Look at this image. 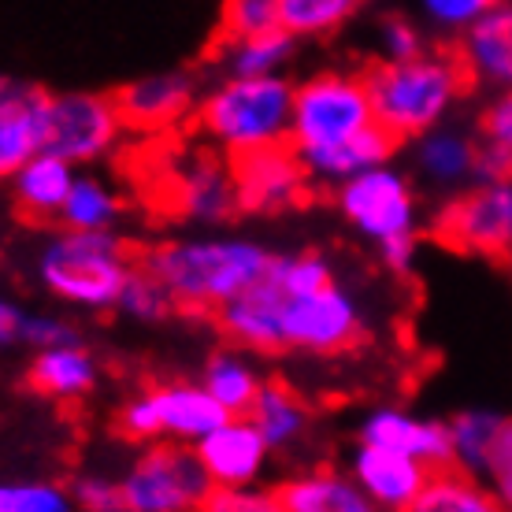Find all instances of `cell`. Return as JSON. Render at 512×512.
<instances>
[{
  "label": "cell",
  "instance_id": "6da1fadb",
  "mask_svg": "<svg viewBox=\"0 0 512 512\" xmlns=\"http://www.w3.org/2000/svg\"><path fill=\"white\" fill-rule=\"evenodd\" d=\"M472 86V71L464 64L461 49L416 52L409 60H379L368 71L375 123L394 141H412L442 127V119Z\"/></svg>",
  "mask_w": 512,
  "mask_h": 512
},
{
  "label": "cell",
  "instance_id": "7a4b0ae2",
  "mask_svg": "<svg viewBox=\"0 0 512 512\" xmlns=\"http://www.w3.org/2000/svg\"><path fill=\"white\" fill-rule=\"evenodd\" d=\"M141 264L164 282L175 308L219 312L234 294L264 275L271 253L249 238H186L149 249Z\"/></svg>",
  "mask_w": 512,
  "mask_h": 512
},
{
  "label": "cell",
  "instance_id": "3957f363",
  "mask_svg": "<svg viewBox=\"0 0 512 512\" xmlns=\"http://www.w3.org/2000/svg\"><path fill=\"white\" fill-rule=\"evenodd\" d=\"M197 130L223 156H242L290 141L294 82L282 75H223L201 97Z\"/></svg>",
  "mask_w": 512,
  "mask_h": 512
},
{
  "label": "cell",
  "instance_id": "277c9868",
  "mask_svg": "<svg viewBox=\"0 0 512 512\" xmlns=\"http://www.w3.org/2000/svg\"><path fill=\"white\" fill-rule=\"evenodd\" d=\"M127 245L112 231H71L56 234L38 256V275L52 294L75 308L108 312L116 308L119 290L130 275Z\"/></svg>",
  "mask_w": 512,
  "mask_h": 512
},
{
  "label": "cell",
  "instance_id": "5b68a950",
  "mask_svg": "<svg viewBox=\"0 0 512 512\" xmlns=\"http://www.w3.org/2000/svg\"><path fill=\"white\" fill-rule=\"evenodd\" d=\"M156 197L160 205L179 219L193 223H223L231 219L238 208V186H234L231 156H223L201 145H175L164 141V149L153 164Z\"/></svg>",
  "mask_w": 512,
  "mask_h": 512
},
{
  "label": "cell",
  "instance_id": "8992f818",
  "mask_svg": "<svg viewBox=\"0 0 512 512\" xmlns=\"http://www.w3.org/2000/svg\"><path fill=\"white\" fill-rule=\"evenodd\" d=\"M368 127H375L368 75L323 71V75H312L301 86H294L290 145H294L297 153L346 141Z\"/></svg>",
  "mask_w": 512,
  "mask_h": 512
},
{
  "label": "cell",
  "instance_id": "52a82bcc",
  "mask_svg": "<svg viewBox=\"0 0 512 512\" xmlns=\"http://www.w3.org/2000/svg\"><path fill=\"white\" fill-rule=\"evenodd\" d=\"M119 487H123V509L130 512H193L205 509L216 483L193 446L156 442L130 464Z\"/></svg>",
  "mask_w": 512,
  "mask_h": 512
},
{
  "label": "cell",
  "instance_id": "ba28073f",
  "mask_svg": "<svg viewBox=\"0 0 512 512\" xmlns=\"http://www.w3.org/2000/svg\"><path fill=\"white\" fill-rule=\"evenodd\" d=\"M227 420L219 401L205 386L164 383L145 386L119 409V431L130 442H182L197 446L201 438Z\"/></svg>",
  "mask_w": 512,
  "mask_h": 512
},
{
  "label": "cell",
  "instance_id": "9c48e42d",
  "mask_svg": "<svg viewBox=\"0 0 512 512\" xmlns=\"http://www.w3.org/2000/svg\"><path fill=\"white\" fill-rule=\"evenodd\" d=\"M127 134L116 97L104 93H45L41 108V149L67 164H97Z\"/></svg>",
  "mask_w": 512,
  "mask_h": 512
},
{
  "label": "cell",
  "instance_id": "30bf717a",
  "mask_svg": "<svg viewBox=\"0 0 512 512\" xmlns=\"http://www.w3.org/2000/svg\"><path fill=\"white\" fill-rule=\"evenodd\" d=\"M334 205L368 242L383 245L416 234V197L409 179L390 164H375L334 186Z\"/></svg>",
  "mask_w": 512,
  "mask_h": 512
},
{
  "label": "cell",
  "instance_id": "8fae6325",
  "mask_svg": "<svg viewBox=\"0 0 512 512\" xmlns=\"http://www.w3.org/2000/svg\"><path fill=\"white\" fill-rule=\"evenodd\" d=\"M435 242L453 253L505 260L512 245V179H483L435 219Z\"/></svg>",
  "mask_w": 512,
  "mask_h": 512
},
{
  "label": "cell",
  "instance_id": "7c38bea8",
  "mask_svg": "<svg viewBox=\"0 0 512 512\" xmlns=\"http://www.w3.org/2000/svg\"><path fill=\"white\" fill-rule=\"evenodd\" d=\"M360 327L364 320H360L357 301L338 282H327V286H316L305 294H290L286 316H282V346L312 353V357H327V353L357 346Z\"/></svg>",
  "mask_w": 512,
  "mask_h": 512
},
{
  "label": "cell",
  "instance_id": "4fadbf2b",
  "mask_svg": "<svg viewBox=\"0 0 512 512\" xmlns=\"http://www.w3.org/2000/svg\"><path fill=\"white\" fill-rule=\"evenodd\" d=\"M290 282L279 268V256H271L260 279H253L242 294H234L227 305L216 312L223 334L231 338V346L245 353H275L282 346V316L290 301Z\"/></svg>",
  "mask_w": 512,
  "mask_h": 512
},
{
  "label": "cell",
  "instance_id": "5bb4252c",
  "mask_svg": "<svg viewBox=\"0 0 512 512\" xmlns=\"http://www.w3.org/2000/svg\"><path fill=\"white\" fill-rule=\"evenodd\" d=\"M116 104L130 134L171 138L182 123L197 116L201 90L190 71H160V75H145L123 86L116 93Z\"/></svg>",
  "mask_w": 512,
  "mask_h": 512
},
{
  "label": "cell",
  "instance_id": "9a60e30c",
  "mask_svg": "<svg viewBox=\"0 0 512 512\" xmlns=\"http://www.w3.org/2000/svg\"><path fill=\"white\" fill-rule=\"evenodd\" d=\"M231 167H234V186H238V208L242 212H256V216L260 212L294 208L305 197L308 182H312L290 141L234 156Z\"/></svg>",
  "mask_w": 512,
  "mask_h": 512
},
{
  "label": "cell",
  "instance_id": "2e32d148",
  "mask_svg": "<svg viewBox=\"0 0 512 512\" xmlns=\"http://www.w3.org/2000/svg\"><path fill=\"white\" fill-rule=\"evenodd\" d=\"M193 449H197V457L205 464V472L212 475L216 490L253 487L256 479L264 475L271 457L268 438L256 431V423L249 416H227Z\"/></svg>",
  "mask_w": 512,
  "mask_h": 512
},
{
  "label": "cell",
  "instance_id": "e0dca14e",
  "mask_svg": "<svg viewBox=\"0 0 512 512\" xmlns=\"http://www.w3.org/2000/svg\"><path fill=\"white\" fill-rule=\"evenodd\" d=\"M431 468L409 453H394L383 446L360 442L353 457V479L364 490L372 509H416Z\"/></svg>",
  "mask_w": 512,
  "mask_h": 512
},
{
  "label": "cell",
  "instance_id": "ac0fdd59",
  "mask_svg": "<svg viewBox=\"0 0 512 512\" xmlns=\"http://www.w3.org/2000/svg\"><path fill=\"white\" fill-rule=\"evenodd\" d=\"M75 179V164H67L64 156L49 153V149H38L12 171L15 208L30 223H60V212H64Z\"/></svg>",
  "mask_w": 512,
  "mask_h": 512
},
{
  "label": "cell",
  "instance_id": "d6986e66",
  "mask_svg": "<svg viewBox=\"0 0 512 512\" xmlns=\"http://www.w3.org/2000/svg\"><path fill=\"white\" fill-rule=\"evenodd\" d=\"M360 442L368 446H383L394 453H409L427 468H442L449 464V427L446 423L420 420L412 412L401 409H375L364 427H360Z\"/></svg>",
  "mask_w": 512,
  "mask_h": 512
},
{
  "label": "cell",
  "instance_id": "ffe728a7",
  "mask_svg": "<svg viewBox=\"0 0 512 512\" xmlns=\"http://www.w3.org/2000/svg\"><path fill=\"white\" fill-rule=\"evenodd\" d=\"M461 56L472 82L512 90V0H498L461 34Z\"/></svg>",
  "mask_w": 512,
  "mask_h": 512
},
{
  "label": "cell",
  "instance_id": "44dd1931",
  "mask_svg": "<svg viewBox=\"0 0 512 512\" xmlns=\"http://www.w3.org/2000/svg\"><path fill=\"white\" fill-rule=\"evenodd\" d=\"M41 108V90L0 78V179H12L15 167L41 149Z\"/></svg>",
  "mask_w": 512,
  "mask_h": 512
},
{
  "label": "cell",
  "instance_id": "7402d4cb",
  "mask_svg": "<svg viewBox=\"0 0 512 512\" xmlns=\"http://www.w3.org/2000/svg\"><path fill=\"white\" fill-rule=\"evenodd\" d=\"M394 145L397 141L375 123V127L360 130V134H353L346 141H334V145L308 149V153H297V156H301V164H305L312 182H331V186H338V182L353 179V175H360V171H368L375 164H390Z\"/></svg>",
  "mask_w": 512,
  "mask_h": 512
},
{
  "label": "cell",
  "instance_id": "603a6c76",
  "mask_svg": "<svg viewBox=\"0 0 512 512\" xmlns=\"http://www.w3.org/2000/svg\"><path fill=\"white\" fill-rule=\"evenodd\" d=\"M97 357L82 346V338L64 342V346L38 349V357L30 364V386L49 401H78L97 386Z\"/></svg>",
  "mask_w": 512,
  "mask_h": 512
},
{
  "label": "cell",
  "instance_id": "cb8c5ba5",
  "mask_svg": "<svg viewBox=\"0 0 512 512\" xmlns=\"http://www.w3.org/2000/svg\"><path fill=\"white\" fill-rule=\"evenodd\" d=\"M275 509L279 512H364L372 509L364 490L353 475H342L334 468L294 475L282 487H275Z\"/></svg>",
  "mask_w": 512,
  "mask_h": 512
},
{
  "label": "cell",
  "instance_id": "d4e9b609",
  "mask_svg": "<svg viewBox=\"0 0 512 512\" xmlns=\"http://www.w3.org/2000/svg\"><path fill=\"white\" fill-rule=\"evenodd\" d=\"M479 164V141L464 138L457 130H427L416 138V167L431 186H457L464 179H475Z\"/></svg>",
  "mask_w": 512,
  "mask_h": 512
},
{
  "label": "cell",
  "instance_id": "484cf974",
  "mask_svg": "<svg viewBox=\"0 0 512 512\" xmlns=\"http://www.w3.org/2000/svg\"><path fill=\"white\" fill-rule=\"evenodd\" d=\"M208 394L219 401V409L227 412V416H249L253 409L256 394H260V372H256V364L245 357V349H223L216 357L205 364V383H201Z\"/></svg>",
  "mask_w": 512,
  "mask_h": 512
},
{
  "label": "cell",
  "instance_id": "4316f807",
  "mask_svg": "<svg viewBox=\"0 0 512 512\" xmlns=\"http://www.w3.org/2000/svg\"><path fill=\"white\" fill-rule=\"evenodd\" d=\"M416 509L420 512H487V509H498V498L490 494V487L479 475L464 472L457 464H442V468H431L427 487H423Z\"/></svg>",
  "mask_w": 512,
  "mask_h": 512
},
{
  "label": "cell",
  "instance_id": "83f0119b",
  "mask_svg": "<svg viewBox=\"0 0 512 512\" xmlns=\"http://www.w3.org/2000/svg\"><path fill=\"white\" fill-rule=\"evenodd\" d=\"M249 420L256 423V431L268 438L271 449L294 446L297 438L308 431V409L305 401L282 383H264L256 394Z\"/></svg>",
  "mask_w": 512,
  "mask_h": 512
},
{
  "label": "cell",
  "instance_id": "f1b7e54d",
  "mask_svg": "<svg viewBox=\"0 0 512 512\" xmlns=\"http://www.w3.org/2000/svg\"><path fill=\"white\" fill-rule=\"evenodd\" d=\"M294 34L271 30L256 38H227L219 41V64L223 75H282V67L294 56Z\"/></svg>",
  "mask_w": 512,
  "mask_h": 512
},
{
  "label": "cell",
  "instance_id": "f546056e",
  "mask_svg": "<svg viewBox=\"0 0 512 512\" xmlns=\"http://www.w3.org/2000/svg\"><path fill=\"white\" fill-rule=\"evenodd\" d=\"M119 212H123V197L116 193V186L93 175H78L64 201L60 223L71 231H112Z\"/></svg>",
  "mask_w": 512,
  "mask_h": 512
},
{
  "label": "cell",
  "instance_id": "4dcf8cb0",
  "mask_svg": "<svg viewBox=\"0 0 512 512\" xmlns=\"http://www.w3.org/2000/svg\"><path fill=\"white\" fill-rule=\"evenodd\" d=\"M475 179H512V90L501 93L479 123Z\"/></svg>",
  "mask_w": 512,
  "mask_h": 512
},
{
  "label": "cell",
  "instance_id": "1f68e13d",
  "mask_svg": "<svg viewBox=\"0 0 512 512\" xmlns=\"http://www.w3.org/2000/svg\"><path fill=\"white\" fill-rule=\"evenodd\" d=\"M446 427H449V464H457V468L483 479L494 438L501 431V416H490V412H461Z\"/></svg>",
  "mask_w": 512,
  "mask_h": 512
},
{
  "label": "cell",
  "instance_id": "d6a6232c",
  "mask_svg": "<svg viewBox=\"0 0 512 512\" xmlns=\"http://www.w3.org/2000/svg\"><path fill=\"white\" fill-rule=\"evenodd\" d=\"M360 0H282V30L294 38H323L357 15Z\"/></svg>",
  "mask_w": 512,
  "mask_h": 512
},
{
  "label": "cell",
  "instance_id": "836d02e7",
  "mask_svg": "<svg viewBox=\"0 0 512 512\" xmlns=\"http://www.w3.org/2000/svg\"><path fill=\"white\" fill-rule=\"evenodd\" d=\"M116 308L123 312V316H130V320L156 323L175 308V297L167 294L164 282L141 264V268H130L127 282H123V290H119Z\"/></svg>",
  "mask_w": 512,
  "mask_h": 512
},
{
  "label": "cell",
  "instance_id": "e575fe53",
  "mask_svg": "<svg viewBox=\"0 0 512 512\" xmlns=\"http://www.w3.org/2000/svg\"><path fill=\"white\" fill-rule=\"evenodd\" d=\"M282 30V0H223L219 12V41L256 38Z\"/></svg>",
  "mask_w": 512,
  "mask_h": 512
},
{
  "label": "cell",
  "instance_id": "d590c367",
  "mask_svg": "<svg viewBox=\"0 0 512 512\" xmlns=\"http://www.w3.org/2000/svg\"><path fill=\"white\" fill-rule=\"evenodd\" d=\"M75 505L71 490L45 479H4L0 483V512H67Z\"/></svg>",
  "mask_w": 512,
  "mask_h": 512
},
{
  "label": "cell",
  "instance_id": "8d00e7d4",
  "mask_svg": "<svg viewBox=\"0 0 512 512\" xmlns=\"http://www.w3.org/2000/svg\"><path fill=\"white\" fill-rule=\"evenodd\" d=\"M423 19L446 34H464L483 12H490L498 0H416Z\"/></svg>",
  "mask_w": 512,
  "mask_h": 512
},
{
  "label": "cell",
  "instance_id": "74e56055",
  "mask_svg": "<svg viewBox=\"0 0 512 512\" xmlns=\"http://www.w3.org/2000/svg\"><path fill=\"white\" fill-rule=\"evenodd\" d=\"M483 483H487L490 494L498 498V505L512 509V420H501V431H498V438H494V449H490Z\"/></svg>",
  "mask_w": 512,
  "mask_h": 512
},
{
  "label": "cell",
  "instance_id": "f35d334b",
  "mask_svg": "<svg viewBox=\"0 0 512 512\" xmlns=\"http://www.w3.org/2000/svg\"><path fill=\"white\" fill-rule=\"evenodd\" d=\"M379 60H409L416 52H423V34L420 26L409 23V19H401V15H390L379 23Z\"/></svg>",
  "mask_w": 512,
  "mask_h": 512
},
{
  "label": "cell",
  "instance_id": "ab89813d",
  "mask_svg": "<svg viewBox=\"0 0 512 512\" xmlns=\"http://www.w3.org/2000/svg\"><path fill=\"white\" fill-rule=\"evenodd\" d=\"M71 501L90 512H116L123 509V487L108 475H82L71 487Z\"/></svg>",
  "mask_w": 512,
  "mask_h": 512
},
{
  "label": "cell",
  "instance_id": "60d3db41",
  "mask_svg": "<svg viewBox=\"0 0 512 512\" xmlns=\"http://www.w3.org/2000/svg\"><path fill=\"white\" fill-rule=\"evenodd\" d=\"M208 512H275V490H256L253 487H223L212 490L205 505Z\"/></svg>",
  "mask_w": 512,
  "mask_h": 512
},
{
  "label": "cell",
  "instance_id": "b9f144b4",
  "mask_svg": "<svg viewBox=\"0 0 512 512\" xmlns=\"http://www.w3.org/2000/svg\"><path fill=\"white\" fill-rule=\"evenodd\" d=\"M75 338H78L75 327L56 320V316H26L23 320V342L34 349L64 346V342H75Z\"/></svg>",
  "mask_w": 512,
  "mask_h": 512
},
{
  "label": "cell",
  "instance_id": "7bdbcfd3",
  "mask_svg": "<svg viewBox=\"0 0 512 512\" xmlns=\"http://www.w3.org/2000/svg\"><path fill=\"white\" fill-rule=\"evenodd\" d=\"M379 253H383L386 268L409 271L412 260H416V234H409V238H394V242H383L379 245Z\"/></svg>",
  "mask_w": 512,
  "mask_h": 512
},
{
  "label": "cell",
  "instance_id": "ee69618b",
  "mask_svg": "<svg viewBox=\"0 0 512 512\" xmlns=\"http://www.w3.org/2000/svg\"><path fill=\"white\" fill-rule=\"evenodd\" d=\"M23 320H26L23 308L12 305L8 297H0V346L23 342Z\"/></svg>",
  "mask_w": 512,
  "mask_h": 512
},
{
  "label": "cell",
  "instance_id": "f6af8a7d",
  "mask_svg": "<svg viewBox=\"0 0 512 512\" xmlns=\"http://www.w3.org/2000/svg\"><path fill=\"white\" fill-rule=\"evenodd\" d=\"M505 264H509V271H512V245H509V253H505Z\"/></svg>",
  "mask_w": 512,
  "mask_h": 512
}]
</instances>
